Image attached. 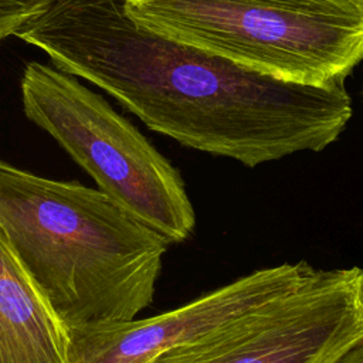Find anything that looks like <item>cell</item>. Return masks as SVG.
<instances>
[{"instance_id": "4", "label": "cell", "mask_w": 363, "mask_h": 363, "mask_svg": "<svg viewBox=\"0 0 363 363\" xmlns=\"http://www.w3.org/2000/svg\"><path fill=\"white\" fill-rule=\"evenodd\" d=\"M26 116L50 133L102 193L169 244L187 240L196 214L179 170L101 95L31 61L21 77Z\"/></svg>"}, {"instance_id": "3", "label": "cell", "mask_w": 363, "mask_h": 363, "mask_svg": "<svg viewBox=\"0 0 363 363\" xmlns=\"http://www.w3.org/2000/svg\"><path fill=\"white\" fill-rule=\"evenodd\" d=\"M125 10L156 35L282 82L345 84L363 61L354 0H126Z\"/></svg>"}, {"instance_id": "9", "label": "cell", "mask_w": 363, "mask_h": 363, "mask_svg": "<svg viewBox=\"0 0 363 363\" xmlns=\"http://www.w3.org/2000/svg\"><path fill=\"white\" fill-rule=\"evenodd\" d=\"M339 363H363V343L359 345L357 347H354Z\"/></svg>"}, {"instance_id": "2", "label": "cell", "mask_w": 363, "mask_h": 363, "mask_svg": "<svg viewBox=\"0 0 363 363\" xmlns=\"http://www.w3.org/2000/svg\"><path fill=\"white\" fill-rule=\"evenodd\" d=\"M0 227L69 330L132 320L153 301L169 242L98 189L0 159Z\"/></svg>"}, {"instance_id": "8", "label": "cell", "mask_w": 363, "mask_h": 363, "mask_svg": "<svg viewBox=\"0 0 363 363\" xmlns=\"http://www.w3.org/2000/svg\"><path fill=\"white\" fill-rule=\"evenodd\" d=\"M54 0H0V43L14 35Z\"/></svg>"}, {"instance_id": "10", "label": "cell", "mask_w": 363, "mask_h": 363, "mask_svg": "<svg viewBox=\"0 0 363 363\" xmlns=\"http://www.w3.org/2000/svg\"><path fill=\"white\" fill-rule=\"evenodd\" d=\"M356 3H359V4H362L363 6V0H354Z\"/></svg>"}, {"instance_id": "5", "label": "cell", "mask_w": 363, "mask_h": 363, "mask_svg": "<svg viewBox=\"0 0 363 363\" xmlns=\"http://www.w3.org/2000/svg\"><path fill=\"white\" fill-rule=\"evenodd\" d=\"M363 343V268L316 269L269 301L153 363H339Z\"/></svg>"}, {"instance_id": "1", "label": "cell", "mask_w": 363, "mask_h": 363, "mask_svg": "<svg viewBox=\"0 0 363 363\" xmlns=\"http://www.w3.org/2000/svg\"><path fill=\"white\" fill-rule=\"evenodd\" d=\"M125 1L54 0L14 35L149 129L248 167L322 152L346 129L345 84L306 86L251 72L139 27Z\"/></svg>"}, {"instance_id": "6", "label": "cell", "mask_w": 363, "mask_h": 363, "mask_svg": "<svg viewBox=\"0 0 363 363\" xmlns=\"http://www.w3.org/2000/svg\"><path fill=\"white\" fill-rule=\"evenodd\" d=\"M305 261L252 271L160 315L69 330L68 363H153L306 282Z\"/></svg>"}, {"instance_id": "7", "label": "cell", "mask_w": 363, "mask_h": 363, "mask_svg": "<svg viewBox=\"0 0 363 363\" xmlns=\"http://www.w3.org/2000/svg\"><path fill=\"white\" fill-rule=\"evenodd\" d=\"M69 340L0 227V363H68Z\"/></svg>"}]
</instances>
